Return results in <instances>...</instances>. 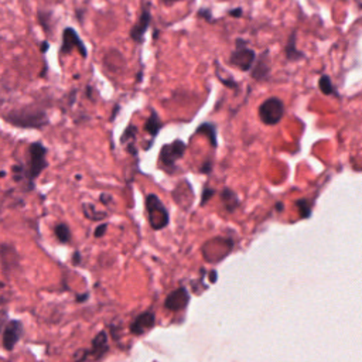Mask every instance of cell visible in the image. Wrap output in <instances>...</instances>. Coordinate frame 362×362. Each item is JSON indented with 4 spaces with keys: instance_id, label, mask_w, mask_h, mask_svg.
Segmentation results:
<instances>
[{
    "instance_id": "obj_11",
    "label": "cell",
    "mask_w": 362,
    "mask_h": 362,
    "mask_svg": "<svg viewBox=\"0 0 362 362\" xmlns=\"http://www.w3.org/2000/svg\"><path fill=\"white\" fill-rule=\"evenodd\" d=\"M250 72L252 79L255 81H266L271 77L272 64H271L269 50H265L259 57H257V61Z\"/></svg>"
},
{
    "instance_id": "obj_22",
    "label": "cell",
    "mask_w": 362,
    "mask_h": 362,
    "mask_svg": "<svg viewBox=\"0 0 362 362\" xmlns=\"http://www.w3.org/2000/svg\"><path fill=\"white\" fill-rule=\"evenodd\" d=\"M221 197H222V202L225 204V208H226L228 211H233V209L236 208V205L239 204L238 197L235 195V193L231 191V190H228V188L221 193Z\"/></svg>"
},
{
    "instance_id": "obj_26",
    "label": "cell",
    "mask_w": 362,
    "mask_h": 362,
    "mask_svg": "<svg viewBox=\"0 0 362 362\" xmlns=\"http://www.w3.org/2000/svg\"><path fill=\"white\" fill-rule=\"evenodd\" d=\"M197 18L204 19V20H205V22H208V23H212V22H214L212 13H211V11H209V9H207V8H201V9H198V12H197Z\"/></svg>"
},
{
    "instance_id": "obj_9",
    "label": "cell",
    "mask_w": 362,
    "mask_h": 362,
    "mask_svg": "<svg viewBox=\"0 0 362 362\" xmlns=\"http://www.w3.org/2000/svg\"><path fill=\"white\" fill-rule=\"evenodd\" d=\"M23 332H25V327L20 320H9L4 327V337H2L4 348L12 352L18 345V342L22 340Z\"/></svg>"
},
{
    "instance_id": "obj_6",
    "label": "cell",
    "mask_w": 362,
    "mask_h": 362,
    "mask_svg": "<svg viewBox=\"0 0 362 362\" xmlns=\"http://www.w3.org/2000/svg\"><path fill=\"white\" fill-rule=\"evenodd\" d=\"M186 143L180 139H176L174 142L169 143V145H164L160 150V155H159V163L163 169H166L167 172H170V169L173 170L176 163L184 156L186 153Z\"/></svg>"
},
{
    "instance_id": "obj_12",
    "label": "cell",
    "mask_w": 362,
    "mask_h": 362,
    "mask_svg": "<svg viewBox=\"0 0 362 362\" xmlns=\"http://www.w3.org/2000/svg\"><path fill=\"white\" fill-rule=\"evenodd\" d=\"M188 302H190L188 292L184 287H179L167 296V299L164 302V306L170 311H180V310L187 307Z\"/></svg>"
},
{
    "instance_id": "obj_17",
    "label": "cell",
    "mask_w": 362,
    "mask_h": 362,
    "mask_svg": "<svg viewBox=\"0 0 362 362\" xmlns=\"http://www.w3.org/2000/svg\"><path fill=\"white\" fill-rule=\"evenodd\" d=\"M215 77L218 78V81L224 85V86H226L228 89H233V91H239V88H240V85H239V82H236L235 81V78L231 75V74H224V68L221 67V64L218 63V61H215Z\"/></svg>"
},
{
    "instance_id": "obj_10",
    "label": "cell",
    "mask_w": 362,
    "mask_h": 362,
    "mask_svg": "<svg viewBox=\"0 0 362 362\" xmlns=\"http://www.w3.org/2000/svg\"><path fill=\"white\" fill-rule=\"evenodd\" d=\"M0 265L6 275H11L19 268V254L11 244H0Z\"/></svg>"
},
{
    "instance_id": "obj_24",
    "label": "cell",
    "mask_w": 362,
    "mask_h": 362,
    "mask_svg": "<svg viewBox=\"0 0 362 362\" xmlns=\"http://www.w3.org/2000/svg\"><path fill=\"white\" fill-rule=\"evenodd\" d=\"M82 208H84V215L91 221H101L106 216L105 212L98 211L92 204H84Z\"/></svg>"
},
{
    "instance_id": "obj_4",
    "label": "cell",
    "mask_w": 362,
    "mask_h": 362,
    "mask_svg": "<svg viewBox=\"0 0 362 362\" xmlns=\"http://www.w3.org/2000/svg\"><path fill=\"white\" fill-rule=\"evenodd\" d=\"M285 112H286L285 102L278 96H271L265 99L258 108V116L261 119V122L268 127H275L280 124V120L285 116Z\"/></svg>"
},
{
    "instance_id": "obj_19",
    "label": "cell",
    "mask_w": 362,
    "mask_h": 362,
    "mask_svg": "<svg viewBox=\"0 0 362 362\" xmlns=\"http://www.w3.org/2000/svg\"><path fill=\"white\" fill-rule=\"evenodd\" d=\"M138 135V128L135 125H129L127 128V131L124 132L122 138H120V143L125 145L128 152L132 155H136V149H135V139Z\"/></svg>"
},
{
    "instance_id": "obj_33",
    "label": "cell",
    "mask_w": 362,
    "mask_h": 362,
    "mask_svg": "<svg viewBox=\"0 0 362 362\" xmlns=\"http://www.w3.org/2000/svg\"><path fill=\"white\" fill-rule=\"evenodd\" d=\"M101 201H102V202H105V204H108V202H110V201H112V198H110V195L102 194V195H101Z\"/></svg>"
},
{
    "instance_id": "obj_7",
    "label": "cell",
    "mask_w": 362,
    "mask_h": 362,
    "mask_svg": "<svg viewBox=\"0 0 362 362\" xmlns=\"http://www.w3.org/2000/svg\"><path fill=\"white\" fill-rule=\"evenodd\" d=\"M78 51L79 56L82 58L88 57V49L85 46V43L82 41V39L78 36L77 30L74 27H65L63 30V41H61V47H60V56H68L72 51Z\"/></svg>"
},
{
    "instance_id": "obj_16",
    "label": "cell",
    "mask_w": 362,
    "mask_h": 362,
    "mask_svg": "<svg viewBox=\"0 0 362 362\" xmlns=\"http://www.w3.org/2000/svg\"><path fill=\"white\" fill-rule=\"evenodd\" d=\"M37 20H39V25L43 29V32L47 36H51L53 30H54V13H53V11L39 9Z\"/></svg>"
},
{
    "instance_id": "obj_20",
    "label": "cell",
    "mask_w": 362,
    "mask_h": 362,
    "mask_svg": "<svg viewBox=\"0 0 362 362\" xmlns=\"http://www.w3.org/2000/svg\"><path fill=\"white\" fill-rule=\"evenodd\" d=\"M318 89L321 91L323 95H327V96H340L337 89H335V85L332 84V79L327 75V74H323L320 78H318Z\"/></svg>"
},
{
    "instance_id": "obj_35",
    "label": "cell",
    "mask_w": 362,
    "mask_h": 362,
    "mask_svg": "<svg viewBox=\"0 0 362 362\" xmlns=\"http://www.w3.org/2000/svg\"><path fill=\"white\" fill-rule=\"evenodd\" d=\"M88 297V295H84V296H78L77 299H78V302H85L84 299H86Z\"/></svg>"
},
{
    "instance_id": "obj_14",
    "label": "cell",
    "mask_w": 362,
    "mask_h": 362,
    "mask_svg": "<svg viewBox=\"0 0 362 362\" xmlns=\"http://www.w3.org/2000/svg\"><path fill=\"white\" fill-rule=\"evenodd\" d=\"M156 324V316L150 311H145L139 314L131 324V331L135 335H143L146 331L152 330Z\"/></svg>"
},
{
    "instance_id": "obj_8",
    "label": "cell",
    "mask_w": 362,
    "mask_h": 362,
    "mask_svg": "<svg viewBox=\"0 0 362 362\" xmlns=\"http://www.w3.org/2000/svg\"><path fill=\"white\" fill-rule=\"evenodd\" d=\"M150 23H152V4L145 2L136 23L132 26V29L129 32L131 40L135 41L136 44H143L145 39H146V33L150 27Z\"/></svg>"
},
{
    "instance_id": "obj_2",
    "label": "cell",
    "mask_w": 362,
    "mask_h": 362,
    "mask_svg": "<svg viewBox=\"0 0 362 362\" xmlns=\"http://www.w3.org/2000/svg\"><path fill=\"white\" fill-rule=\"evenodd\" d=\"M257 53L250 47L248 40L236 39V46L228 58V64L243 72H250L257 61Z\"/></svg>"
},
{
    "instance_id": "obj_32",
    "label": "cell",
    "mask_w": 362,
    "mask_h": 362,
    "mask_svg": "<svg viewBox=\"0 0 362 362\" xmlns=\"http://www.w3.org/2000/svg\"><path fill=\"white\" fill-rule=\"evenodd\" d=\"M212 194H214V190H205L204 194H202V204H205Z\"/></svg>"
},
{
    "instance_id": "obj_1",
    "label": "cell",
    "mask_w": 362,
    "mask_h": 362,
    "mask_svg": "<svg viewBox=\"0 0 362 362\" xmlns=\"http://www.w3.org/2000/svg\"><path fill=\"white\" fill-rule=\"evenodd\" d=\"M6 124L19 129H44L50 125V119L43 102H33L9 109L4 115Z\"/></svg>"
},
{
    "instance_id": "obj_34",
    "label": "cell",
    "mask_w": 362,
    "mask_h": 362,
    "mask_svg": "<svg viewBox=\"0 0 362 362\" xmlns=\"http://www.w3.org/2000/svg\"><path fill=\"white\" fill-rule=\"evenodd\" d=\"M78 259L81 261V257H79L78 252H75V258H74V264H75V265H78Z\"/></svg>"
},
{
    "instance_id": "obj_3",
    "label": "cell",
    "mask_w": 362,
    "mask_h": 362,
    "mask_svg": "<svg viewBox=\"0 0 362 362\" xmlns=\"http://www.w3.org/2000/svg\"><path fill=\"white\" fill-rule=\"evenodd\" d=\"M29 162L26 166L27 179L34 186V180L47 169V148L41 142H33L29 145Z\"/></svg>"
},
{
    "instance_id": "obj_27",
    "label": "cell",
    "mask_w": 362,
    "mask_h": 362,
    "mask_svg": "<svg viewBox=\"0 0 362 362\" xmlns=\"http://www.w3.org/2000/svg\"><path fill=\"white\" fill-rule=\"evenodd\" d=\"M226 15L229 18H233V19H240V18L244 16V9L243 8H233V9H229L226 12Z\"/></svg>"
},
{
    "instance_id": "obj_15",
    "label": "cell",
    "mask_w": 362,
    "mask_h": 362,
    "mask_svg": "<svg viewBox=\"0 0 362 362\" xmlns=\"http://www.w3.org/2000/svg\"><path fill=\"white\" fill-rule=\"evenodd\" d=\"M108 351V337H106V332L101 331L93 340H92V345H91V349L89 351H84V356L79 358L78 362H82L85 361L88 356H103V354Z\"/></svg>"
},
{
    "instance_id": "obj_29",
    "label": "cell",
    "mask_w": 362,
    "mask_h": 362,
    "mask_svg": "<svg viewBox=\"0 0 362 362\" xmlns=\"http://www.w3.org/2000/svg\"><path fill=\"white\" fill-rule=\"evenodd\" d=\"M160 2H162L164 6L172 8V6H174V5L180 4V2H183V0H160Z\"/></svg>"
},
{
    "instance_id": "obj_30",
    "label": "cell",
    "mask_w": 362,
    "mask_h": 362,
    "mask_svg": "<svg viewBox=\"0 0 362 362\" xmlns=\"http://www.w3.org/2000/svg\"><path fill=\"white\" fill-rule=\"evenodd\" d=\"M49 50H50V43H49L47 40L41 41V43H40V51H41V54H46Z\"/></svg>"
},
{
    "instance_id": "obj_36",
    "label": "cell",
    "mask_w": 362,
    "mask_h": 362,
    "mask_svg": "<svg viewBox=\"0 0 362 362\" xmlns=\"http://www.w3.org/2000/svg\"><path fill=\"white\" fill-rule=\"evenodd\" d=\"M4 287H5V285H4L2 282H0V289H4Z\"/></svg>"
},
{
    "instance_id": "obj_31",
    "label": "cell",
    "mask_w": 362,
    "mask_h": 362,
    "mask_svg": "<svg viewBox=\"0 0 362 362\" xmlns=\"http://www.w3.org/2000/svg\"><path fill=\"white\" fill-rule=\"evenodd\" d=\"M6 320H8V313L5 310H0V327H5L6 324Z\"/></svg>"
},
{
    "instance_id": "obj_18",
    "label": "cell",
    "mask_w": 362,
    "mask_h": 362,
    "mask_svg": "<svg viewBox=\"0 0 362 362\" xmlns=\"http://www.w3.org/2000/svg\"><path fill=\"white\" fill-rule=\"evenodd\" d=\"M162 127L163 125H162V120H160L157 112L155 109H152V113H150V116L148 117L146 124H145V131L152 136V139H155L159 135Z\"/></svg>"
},
{
    "instance_id": "obj_13",
    "label": "cell",
    "mask_w": 362,
    "mask_h": 362,
    "mask_svg": "<svg viewBox=\"0 0 362 362\" xmlns=\"http://www.w3.org/2000/svg\"><path fill=\"white\" fill-rule=\"evenodd\" d=\"M306 53L297 49V30H292L285 46V58L287 63H299L306 60Z\"/></svg>"
},
{
    "instance_id": "obj_5",
    "label": "cell",
    "mask_w": 362,
    "mask_h": 362,
    "mask_svg": "<svg viewBox=\"0 0 362 362\" xmlns=\"http://www.w3.org/2000/svg\"><path fill=\"white\" fill-rule=\"evenodd\" d=\"M146 215L153 229H163L169 225L170 215L160 198L155 194L146 197Z\"/></svg>"
},
{
    "instance_id": "obj_28",
    "label": "cell",
    "mask_w": 362,
    "mask_h": 362,
    "mask_svg": "<svg viewBox=\"0 0 362 362\" xmlns=\"http://www.w3.org/2000/svg\"><path fill=\"white\" fill-rule=\"evenodd\" d=\"M106 228H108V225H106V224H103V225H99V226L96 228V231H95V236H96V238H101V236L105 233Z\"/></svg>"
},
{
    "instance_id": "obj_21",
    "label": "cell",
    "mask_w": 362,
    "mask_h": 362,
    "mask_svg": "<svg viewBox=\"0 0 362 362\" xmlns=\"http://www.w3.org/2000/svg\"><path fill=\"white\" fill-rule=\"evenodd\" d=\"M195 134H197V135H200V134L205 135V136L208 138L211 146H212L214 149L216 148V145H218V143H216V127H215L214 124H209V122L201 124V125L198 127V129H197Z\"/></svg>"
},
{
    "instance_id": "obj_25",
    "label": "cell",
    "mask_w": 362,
    "mask_h": 362,
    "mask_svg": "<svg viewBox=\"0 0 362 362\" xmlns=\"http://www.w3.org/2000/svg\"><path fill=\"white\" fill-rule=\"evenodd\" d=\"M296 205H297L299 209H300L302 218H309V216H310L311 209H310V205H309V202H307L306 200H299V201L296 202Z\"/></svg>"
},
{
    "instance_id": "obj_23",
    "label": "cell",
    "mask_w": 362,
    "mask_h": 362,
    "mask_svg": "<svg viewBox=\"0 0 362 362\" xmlns=\"http://www.w3.org/2000/svg\"><path fill=\"white\" fill-rule=\"evenodd\" d=\"M54 233L61 244H68L71 240V231L65 224H58L54 228Z\"/></svg>"
}]
</instances>
